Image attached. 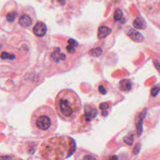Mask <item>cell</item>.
<instances>
[{
    "instance_id": "obj_1",
    "label": "cell",
    "mask_w": 160,
    "mask_h": 160,
    "mask_svg": "<svg viewBox=\"0 0 160 160\" xmlns=\"http://www.w3.org/2000/svg\"><path fill=\"white\" fill-rule=\"evenodd\" d=\"M78 43L73 38H55L45 57V66L49 73L66 71L80 56Z\"/></svg>"
},
{
    "instance_id": "obj_5",
    "label": "cell",
    "mask_w": 160,
    "mask_h": 160,
    "mask_svg": "<svg viewBox=\"0 0 160 160\" xmlns=\"http://www.w3.org/2000/svg\"><path fill=\"white\" fill-rule=\"evenodd\" d=\"M30 46L28 42L16 38H10L9 41L6 39L5 42H2L1 46V60L2 65L4 63L5 67L10 71H15L14 68L18 67L19 62L28 61L29 55Z\"/></svg>"
},
{
    "instance_id": "obj_15",
    "label": "cell",
    "mask_w": 160,
    "mask_h": 160,
    "mask_svg": "<svg viewBox=\"0 0 160 160\" xmlns=\"http://www.w3.org/2000/svg\"><path fill=\"white\" fill-rule=\"evenodd\" d=\"M160 91V84H158L153 87L151 90V94L152 97H156Z\"/></svg>"
},
{
    "instance_id": "obj_7",
    "label": "cell",
    "mask_w": 160,
    "mask_h": 160,
    "mask_svg": "<svg viewBox=\"0 0 160 160\" xmlns=\"http://www.w3.org/2000/svg\"><path fill=\"white\" fill-rule=\"evenodd\" d=\"M36 19L35 14L31 8H24L20 11L18 25L22 29H28L33 25Z\"/></svg>"
},
{
    "instance_id": "obj_11",
    "label": "cell",
    "mask_w": 160,
    "mask_h": 160,
    "mask_svg": "<svg viewBox=\"0 0 160 160\" xmlns=\"http://www.w3.org/2000/svg\"><path fill=\"white\" fill-rule=\"evenodd\" d=\"M112 31V29L106 26H101L98 29V38L100 39L107 37Z\"/></svg>"
},
{
    "instance_id": "obj_12",
    "label": "cell",
    "mask_w": 160,
    "mask_h": 160,
    "mask_svg": "<svg viewBox=\"0 0 160 160\" xmlns=\"http://www.w3.org/2000/svg\"><path fill=\"white\" fill-rule=\"evenodd\" d=\"M131 82L128 79H123L119 83V88L123 92H128L131 90Z\"/></svg>"
},
{
    "instance_id": "obj_2",
    "label": "cell",
    "mask_w": 160,
    "mask_h": 160,
    "mask_svg": "<svg viewBox=\"0 0 160 160\" xmlns=\"http://www.w3.org/2000/svg\"><path fill=\"white\" fill-rule=\"evenodd\" d=\"M76 151V143L73 138L56 134L45 139L40 145L38 154L44 160H65Z\"/></svg>"
},
{
    "instance_id": "obj_16",
    "label": "cell",
    "mask_w": 160,
    "mask_h": 160,
    "mask_svg": "<svg viewBox=\"0 0 160 160\" xmlns=\"http://www.w3.org/2000/svg\"><path fill=\"white\" fill-rule=\"evenodd\" d=\"M108 108H110V104L108 103H103L100 106V108L101 110H106V109H108Z\"/></svg>"
},
{
    "instance_id": "obj_4",
    "label": "cell",
    "mask_w": 160,
    "mask_h": 160,
    "mask_svg": "<svg viewBox=\"0 0 160 160\" xmlns=\"http://www.w3.org/2000/svg\"><path fill=\"white\" fill-rule=\"evenodd\" d=\"M55 111L63 121L73 123L80 115L83 106L78 94L71 89L60 91L55 99Z\"/></svg>"
},
{
    "instance_id": "obj_13",
    "label": "cell",
    "mask_w": 160,
    "mask_h": 160,
    "mask_svg": "<svg viewBox=\"0 0 160 160\" xmlns=\"http://www.w3.org/2000/svg\"><path fill=\"white\" fill-rule=\"evenodd\" d=\"M133 26L134 28L138 29H146L147 25L145 19L141 17L136 18L133 21Z\"/></svg>"
},
{
    "instance_id": "obj_3",
    "label": "cell",
    "mask_w": 160,
    "mask_h": 160,
    "mask_svg": "<svg viewBox=\"0 0 160 160\" xmlns=\"http://www.w3.org/2000/svg\"><path fill=\"white\" fill-rule=\"evenodd\" d=\"M51 106H38L31 114V133L39 139H46L54 134L58 126L57 114Z\"/></svg>"
},
{
    "instance_id": "obj_10",
    "label": "cell",
    "mask_w": 160,
    "mask_h": 160,
    "mask_svg": "<svg viewBox=\"0 0 160 160\" xmlns=\"http://www.w3.org/2000/svg\"><path fill=\"white\" fill-rule=\"evenodd\" d=\"M48 28L43 21H37L33 28V33L37 37H43L47 33Z\"/></svg>"
},
{
    "instance_id": "obj_18",
    "label": "cell",
    "mask_w": 160,
    "mask_h": 160,
    "mask_svg": "<svg viewBox=\"0 0 160 160\" xmlns=\"http://www.w3.org/2000/svg\"><path fill=\"white\" fill-rule=\"evenodd\" d=\"M153 63L156 69L159 71V73H160V63L157 60H154Z\"/></svg>"
},
{
    "instance_id": "obj_14",
    "label": "cell",
    "mask_w": 160,
    "mask_h": 160,
    "mask_svg": "<svg viewBox=\"0 0 160 160\" xmlns=\"http://www.w3.org/2000/svg\"><path fill=\"white\" fill-rule=\"evenodd\" d=\"M123 16V13L122 10L120 9H116L114 14V19L115 21H120Z\"/></svg>"
},
{
    "instance_id": "obj_17",
    "label": "cell",
    "mask_w": 160,
    "mask_h": 160,
    "mask_svg": "<svg viewBox=\"0 0 160 160\" xmlns=\"http://www.w3.org/2000/svg\"><path fill=\"white\" fill-rule=\"evenodd\" d=\"M98 90L100 91V93L101 94H105L106 93V88L103 86V85H100V86L98 87Z\"/></svg>"
},
{
    "instance_id": "obj_6",
    "label": "cell",
    "mask_w": 160,
    "mask_h": 160,
    "mask_svg": "<svg viewBox=\"0 0 160 160\" xmlns=\"http://www.w3.org/2000/svg\"><path fill=\"white\" fill-rule=\"evenodd\" d=\"M20 11L16 2H8L2 11V27L6 31L13 30L16 26V23H18Z\"/></svg>"
},
{
    "instance_id": "obj_8",
    "label": "cell",
    "mask_w": 160,
    "mask_h": 160,
    "mask_svg": "<svg viewBox=\"0 0 160 160\" xmlns=\"http://www.w3.org/2000/svg\"><path fill=\"white\" fill-rule=\"evenodd\" d=\"M97 155L83 148H78L74 153V160H100Z\"/></svg>"
},
{
    "instance_id": "obj_9",
    "label": "cell",
    "mask_w": 160,
    "mask_h": 160,
    "mask_svg": "<svg viewBox=\"0 0 160 160\" xmlns=\"http://www.w3.org/2000/svg\"><path fill=\"white\" fill-rule=\"evenodd\" d=\"M124 32L126 35L135 43H140L144 41L143 36L140 32H138L131 26H126Z\"/></svg>"
}]
</instances>
